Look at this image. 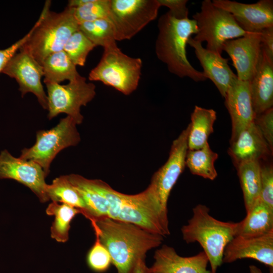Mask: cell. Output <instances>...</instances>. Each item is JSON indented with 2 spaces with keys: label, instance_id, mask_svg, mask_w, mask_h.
Here are the masks:
<instances>
[{
  "label": "cell",
  "instance_id": "obj_1",
  "mask_svg": "<svg viewBox=\"0 0 273 273\" xmlns=\"http://www.w3.org/2000/svg\"><path fill=\"white\" fill-rule=\"evenodd\" d=\"M106 247L117 273H133L147 252L160 246L163 237L135 224L108 217L89 220Z\"/></svg>",
  "mask_w": 273,
  "mask_h": 273
},
{
  "label": "cell",
  "instance_id": "obj_2",
  "mask_svg": "<svg viewBox=\"0 0 273 273\" xmlns=\"http://www.w3.org/2000/svg\"><path fill=\"white\" fill-rule=\"evenodd\" d=\"M107 199V217L130 223L163 237L170 235L167 211L164 210L151 189L128 195L120 193L100 179H90Z\"/></svg>",
  "mask_w": 273,
  "mask_h": 273
},
{
  "label": "cell",
  "instance_id": "obj_3",
  "mask_svg": "<svg viewBox=\"0 0 273 273\" xmlns=\"http://www.w3.org/2000/svg\"><path fill=\"white\" fill-rule=\"evenodd\" d=\"M158 28L156 54L167 65L169 71L180 78L188 77L196 82L207 79L203 72L194 68L187 56L188 41L198 31L196 21L189 18L177 19L167 12L159 18Z\"/></svg>",
  "mask_w": 273,
  "mask_h": 273
},
{
  "label": "cell",
  "instance_id": "obj_4",
  "mask_svg": "<svg viewBox=\"0 0 273 273\" xmlns=\"http://www.w3.org/2000/svg\"><path fill=\"white\" fill-rule=\"evenodd\" d=\"M51 4L50 1L46 2L29 38L20 48L41 65L47 56L63 50L69 37L79 29L74 8L67 6L56 13L50 10Z\"/></svg>",
  "mask_w": 273,
  "mask_h": 273
},
{
  "label": "cell",
  "instance_id": "obj_5",
  "mask_svg": "<svg viewBox=\"0 0 273 273\" xmlns=\"http://www.w3.org/2000/svg\"><path fill=\"white\" fill-rule=\"evenodd\" d=\"M238 222L216 219L209 214V208L198 204L193 209V215L181 231L187 243L198 242L207 255L211 272L216 273L222 263L224 249L236 236Z\"/></svg>",
  "mask_w": 273,
  "mask_h": 273
},
{
  "label": "cell",
  "instance_id": "obj_6",
  "mask_svg": "<svg viewBox=\"0 0 273 273\" xmlns=\"http://www.w3.org/2000/svg\"><path fill=\"white\" fill-rule=\"evenodd\" d=\"M142 61L124 54L116 42L104 48L98 65L89 72L90 81H99L129 95L138 87L141 75Z\"/></svg>",
  "mask_w": 273,
  "mask_h": 273
},
{
  "label": "cell",
  "instance_id": "obj_7",
  "mask_svg": "<svg viewBox=\"0 0 273 273\" xmlns=\"http://www.w3.org/2000/svg\"><path fill=\"white\" fill-rule=\"evenodd\" d=\"M198 31L193 38L207 42V49L221 55L224 43L244 36L247 32L238 25L229 12L215 6L210 0H204L201 9L193 15Z\"/></svg>",
  "mask_w": 273,
  "mask_h": 273
},
{
  "label": "cell",
  "instance_id": "obj_8",
  "mask_svg": "<svg viewBox=\"0 0 273 273\" xmlns=\"http://www.w3.org/2000/svg\"><path fill=\"white\" fill-rule=\"evenodd\" d=\"M76 126L73 119L67 116L51 129L38 131L35 144L30 148L23 149L20 157L38 164L47 176L57 155L62 150L76 146L80 142V135Z\"/></svg>",
  "mask_w": 273,
  "mask_h": 273
},
{
  "label": "cell",
  "instance_id": "obj_9",
  "mask_svg": "<svg viewBox=\"0 0 273 273\" xmlns=\"http://www.w3.org/2000/svg\"><path fill=\"white\" fill-rule=\"evenodd\" d=\"M48 97V118L51 120L61 113H65L75 121L77 125L83 120L81 114L82 106H86L95 98L96 86L87 82L80 75L67 84L46 83Z\"/></svg>",
  "mask_w": 273,
  "mask_h": 273
},
{
  "label": "cell",
  "instance_id": "obj_10",
  "mask_svg": "<svg viewBox=\"0 0 273 273\" xmlns=\"http://www.w3.org/2000/svg\"><path fill=\"white\" fill-rule=\"evenodd\" d=\"M158 0H110L109 20L116 41L130 39L158 15Z\"/></svg>",
  "mask_w": 273,
  "mask_h": 273
},
{
  "label": "cell",
  "instance_id": "obj_11",
  "mask_svg": "<svg viewBox=\"0 0 273 273\" xmlns=\"http://www.w3.org/2000/svg\"><path fill=\"white\" fill-rule=\"evenodd\" d=\"M189 130L190 124L173 141L167 161L153 174L149 185L163 209L166 211L171 191L186 167Z\"/></svg>",
  "mask_w": 273,
  "mask_h": 273
},
{
  "label": "cell",
  "instance_id": "obj_12",
  "mask_svg": "<svg viewBox=\"0 0 273 273\" xmlns=\"http://www.w3.org/2000/svg\"><path fill=\"white\" fill-rule=\"evenodd\" d=\"M1 73L16 79L22 97L31 93L42 108L48 110L47 95L41 81L44 75L42 66L27 52L19 49Z\"/></svg>",
  "mask_w": 273,
  "mask_h": 273
},
{
  "label": "cell",
  "instance_id": "obj_13",
  "mask_svg": "<svg viewBox=\"0 0 273 273\" xmlns=\"http://www.w3.org/2000/svg\"><path fill=\"white\" fill-rule=\"evenodd\" d=\"M47 177L36 162L13 156L7 150L0 153V179H12L29 188L41 202L49 200L46 192Z\"/></svg>",
  "mask_w": 273,
  "mask_h": 273
},
{
  "label": "cell",
  "instance_id": "obj_14",
  "mask_svg": "<svg viewBox=\"0 0 273 273\" xmlns=\"http://www.w3.org/2000/svg\"><path fill=\"white\" fill-rule=\"evenodd\" d=\"M217 8L231 13L246 32H260L273 26V1L260 0L251 4L229 0H213Z\"/></svg>",
  "mask_w": 273,
  "mask_h": 273
},
{
  "label": "cell",
  "instance_id": "obj_15",
  "mask_svg": "<svg viewBox=\"0 0 273 273\" xmlns=\"http://www.w3.org/2000/svg\"><path fill=\"white\" fill-rule=\"evenodd\" d=\"M231 58L238 78L250 81L261 55L260 32H247L244 36L226 41L222 47Z\"/></svg>",
  "mask_w": 273,
  "mask_h": 273
},
{
  "label": "cell",
  "instance_id": "obj_16",
  "mask_svg": "<svg viewBox=\"0 0 273 273\" xmlns=\"http://www.w3.org/2000/svg\"><path fill=\"white\" fill-rule=\"evenodd\" d=\"M244 258L259 261L273 273V232L256 237H234L224 249L222 263Z\"/></svg>",
  "mask_w": 273,
  "mask_h": 273
},
{
  "label": "cell",
  "instance_id": "obj_17",
  "mask_svg": "<svg viewBox=\"0 0 273 273\" xmlns=\"http://www.w3.org/2000/svg\"><path fill=\"white\" fill-rule=\"evenodd\" d=\"M225 105L232 121L230 142L254 122L253 110L250 82L237 78L229 88L225 97Z\"/></svg>",
  "mask_w": 273,
  "mask_h": 273
},
{
  "label": "cell",
  "instance_id": "obj_18",
  "mask_svg": "<svg viewBox=\"0 0 273 273\" xmlns=\"http://www.w3.org/2000/svg\"><path fill=\"white\" fill-rule=\"evenodd\" d=\"M154 258V262L149 267L150 273H211L207 269L209 260L203 251L183 257L173 247L164 245L155 251Z\"/></svg>",
  "mask_w": 273,
  "mask_h": 273
},
{
  "label": "cell",
  "instance_id": "obj_19",
  "mask_svg": "<svg viewBox=\"0 0 273 273\" xmlns=\"http://www.w3.org/2000/svg\"><path fill=\"white\" fill-rule=\"evenodd\" d=\"M188 44L194 49L204 75L213 82L222 97L224 98L231 85L238 78L228 64L229 60L204 48L202 43L192 37L188 40Z\"/></svg>",
  "mask_w": 273,
  "mask_h": 273
},
{
  "label": "cell",
  "instance_id": "obj_20",
  "mask_svg": "<svg viewBox=\"0 0 273 273\" xmlns=\"http://www.w3.org/2000/svg\"><path fill=\"white\" fill-rule=\"evenodd\" d=\"M228 153L236 167L241 163L266 159L272 153L254 122L230 142Z\"/></svg>",
  "mask_w": 273,
  "mask_h": 273
},
{
  "label": "cell",
  "instance_id": "obj_21",
  "mask_svg": "<svg viewBox=\"0 0 273 273\" xmlns=\"http://www.w3.org/2000/svg\"><path fill=\"white\" fill-rule=\"evenodd\" d=\"M249 82L255 115L272 108L273 62L267 58L262 51L256 72Z\"/></svg>",
  "mask_w": 273,
  "mask_h": 273
},
{
  "label": "cell",
  "instance_id": "obj_22",
  "mask_svg": "<svg viewBox=\"0 0 273 273\" xmlns=\"http://www.w3.org/2000/svg\"><path fill=\"white\" fill-rule=\"evenodd\" d=\"M246 213L245 218L238 222L236 236L256 237L273 232V209L260 198Z\"/></svg>",
  "mask_w": 273,
  "mask_h": 273
},
{
  "label": "cell",
  "instance_id": "obj_23",
  "mask_svg": "<svg viewBox=\"0 0 273 273\" xmlns=\"http://www.w3.org/2000/svg\"><path fill=\"white\" fill-rule=\"evenodd\" d=\"M216 119V113L214 110L195 106L191 116L188 150L198 149L208 143V138L213 132Z\"/></svg>",
  "mask_w": 273,
  "mask_h": 273
},
{
  "label": "cell",
  "instance_id": "obj_24",
  "mask_svg": "<svg viewBox=\"0 0 273 273\" xmlns=\"http://www.w3.org/2000/svg\"><path fill=\"white\" fill-rule=\"evenodd\" d=\"M41 65L44 73V84H60L65 80L69 81L73 80L80 75L77 71L76 66L63 50L47 56Z\"/></svg>",
  "mask_w": 273,
  "mask_h": 273
},
{
  "label": "cell",
  "instance_id": "obj_25",
  "mask_svg": "<svg viewBox=\"0 0 273 273\" xmlns=\"http://www.w3.org/2000/svg\"><path fill=\"white\" fill-rule=\"evenodd\" d=\"M259 161L241 163L236 168L242 188L246 212L260 198L261 164Z\"/></svg>",
  "mask_w": 273,
  "mask_h": 273
},
{
  "label": "cell",
  "instance_id": "obj_26",
  "mask_svg": "<svg viewBox=\"0 0 273 273\" xmlns=\"http://www.w3.org/2000/svg\"><path fill=\"white\" fill-rule=\"evenodd\" d=\"M218 157V154L207 143L200 149L188 150L186 166L192 174L214 180L217 176L214 163Z\"/></svg>",
  "mask_w": 273,
  "mask_h": 273
},
{
  "label": "cell",
  "instance_id": "obj_27",
  "mask_svg": "<svg viewBox=\"0 0 273 273\" xmlns=\"http://www.w3.org/2000/svg\"><path fill=\"white\" fill-rule=\"evenodd\" d=\"M47 195L52 202L61 203L80 210L83 215L86 206L81 195L69 181L67 175L54 179L46 187Z\"/></svg>",
  "mask_w": 273,
  "mask_h": 273
},
{
  "label": "cell",
  "instance_id": "obj_28",
  "mask_svg": "<svg viewBox=\"0 0 273 273\" xmlns=\"http://www.w3.org/2000/svg\"><path fill=\"white\" fill-rule=\"evenodd\" d=\"M46 213L53 215L55 219L51 228V236L58 242L65 243L69 239L70 223L80 210L68 205L52 202L48 206Z\"/></svg>",
  "mask_w": 273,
  "mask_h": 273
},
{
  "label": "cell",
  "instance_id": "obj_29",
  "mask_svg": "<svg viewBox=\"0 0 273 273\" xmlns=\"http://www.w3.org/2000/svg\"><path fill=\"white\" fill-rule=\"evenodd\" d=\"M79 30L96 47L103 48L116 42L114 29L110 20L102 19L79 24Z\"/></svg>",
  "mask_w": 273,
  "mask_h": 273
},
{
  "label": "cell",
  "instance_id": "obj_30",
  "mask_svg": "<svg viewBox=\"0 0 273 273\" xmlns=\"http://www.w3.org/2000/svg\"><path fill=\"white\" fill-rule=\"evenodd\" d=\"M95 47L78 29L69 37L63 50L76 66H84L88 54Z\"/></svg>",
  "mask_w": 273,
  "mask_h": 273
},
{
  "label": "cell",
  "instance_id": "obj_31",
  "mask_svg": "<svg viewBox=\"0 0 273 273\" xmlns=\"http://www.w3.org/2000/svg\"><path fill=\"white\" fill-rule=\"evenodd\" d=\"M110 13V0H90L86 4L74 8V16L79 24L102 19H109Z\"/></svg>",
  "mask_w": 273,
  "mask_h": 273
},
{
  "label": "cell",
  "instance_id": "obj_32",
  "mask_svg": "<svg viewBox=\"0 0 273 273\" xmlns=\"http://www.w3.org/2000/svg\"><path fill=\"white\" fill-rule=\"evenodd\" d=\"M96 240L88 251L86 262L89 268L96 272H103L110 267L111 257L106 247L101 242L98 234L95 232Z\"/></svg>",
  "mask_w": 273,
  "mask_h": 273
},
{
  "label": "cell",
  "instance_id": "obj_33",
  "mask_svg": "<svg viewBox=\"0 0 273 273\" xmlns=\"http://www.w3.org/2000/svg\"><path fill=\"white\" fill-rule=\"evenodd\" d=\"M260 199L273 209V168L271 164H261Z\"/></svg>",
  "mask_w": 273,
  "mask_h": 273
},
{
  "label": "cell",
  "instance_id": "obj_34",
  "mask_svg": "<svg viewBox=\"0 0 273 273\" xmlns=\"http://www.w3.org/2000/svg\"><path fill=\"white\" fill-rule=\"evenodd\" d=\"M254 122L273 151V108L255 115Z\"/></svg>",
  "mask_w": 273,
  "mask_h": 273
},
{
  "label": "cell",
  "instance_id": "obj_35",
  "mask_svg": "<svg viewBox=\"0 0 273 273\" xmlns=\"http://www.w3.org/2000/svg\"><path fill=\"white\" fill-rule=\"evenodd\" d=\"M160 6L169 8L168 11L172 16L177 19L188 18L189 10L187 7V0H158Z\"/></svg>",
  "mask_w": 273,
  "mask_h": 273
},
{
  "label": "cell",
  "instance_id": "obj_36",
  "mask_svg": "<svg viewBox=\"0 0 273 273\" xmlns=\"http://www.w3.org/2000/svg\"><path fill=\"white\" fill-rule=\"evenodd\" d=\"M31 34V30L22 38L4 50H0V73L11 58L19 51Z\"/></svg>",
  "mask_w": 273,
  "mask_h": 273
},
{
  "label": "cell",
  "instance_id": "obj_37",
  "mask_svg": "<svg viewBox=\"0 0 273 273\" xmlns=\"http://www.w3.org/2000/svg\"><path fill=\"white\" fill-rule=\"evenodd\" d=\"M260 32L261 51L273 62V26L263 29Z\"/></svg>",
  "mask_w": 273,
  "mask_h": 273
},
{
  "label": "cell",
  "instance_id": "obj_38",
  "mask_svg": "<svg viewBox=\"0 0 273 273\" xmlns=\"http://www.w3.org/2000/svg\"><path fill=\"white\" fill-rule=\"evenodd\" d=\"M133 273H150L145 262V259H141L138 262Z\"/></svg>",
  "mask_w": 273,
  "mask_h": 273
},
{
  "label": "cell",
  "instance_id": "obj_39",
  "mask_svg": "<svg viewBox=\"0 0 273 273\" xmlns=\"http://www.w3.org/2000/svg\"><path fill=\"white\" fill-rule=\"evenodd\" d=\"M250 273H262L261 269L254 265H251L249 266Z\"/></svg>",
  "mask_w": 273,
  "mask_h": 273
}]
</instances>
